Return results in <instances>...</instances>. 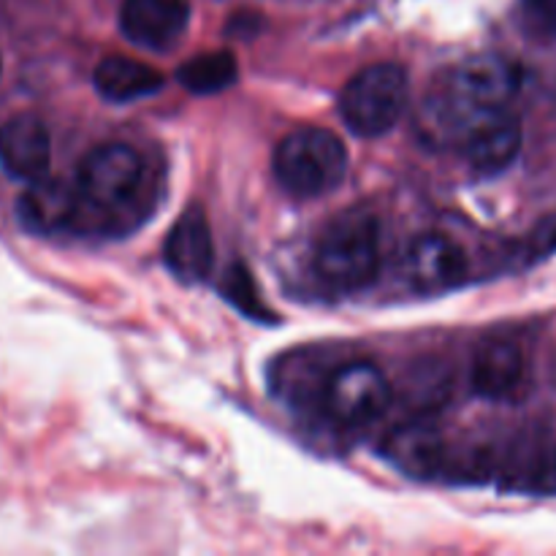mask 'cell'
<instances>
[{
	"label": "cell",
	"instance_id": "cell-1",
	"mask_svg": "<svg viewBox=\"0 0 556 556\" xmlns=\"http://www.w3.org/2000/svg\"><path fill=\"white\" fill-rule=\"evenodd\" d=\"M147 182V161L130 144H101L90 150L76 174V195H79V217L92 220H114L128 215L136 206Z\"/></svg>",
	"mask_w": 556,
	"mask_h": 556
},
{
	"label": "cell",
	"instance_id": "cell-2",
	"mask_svg": "<svg viewBox=\"0 0 556 556\" xmlns=\"http://www.w3.org/2000/svg\"><path fill=\"white\" fill-rule=\"evenodd\" d=\"M348 147L334 130L302 125L282 136L275 147V177L299 199H318L331 193L348 174Z\"/></svg>",
	"mask_w": 556,
	"mask_h": 556
},
{
	"label": "cell",
	"instance_id": "cell-3",
	"mask_svg": "<svg viewBox=\"0 0 556 556\" xmlns=\"http://www.w3.org/2000/svg\"><path fill=\"white\" fill-rule=\"evenodd\" d=\"M380 226L375 215L351 210L334 217L315 244V271L337 291H358L378 277Z\"/></svg>",
	"mask_w": 556,
	"mask_h": 556
},
{
	"label": "cell",
	"instance_id": "cell-4",
	"mask_svg": "<svg viewBox=\"0 0 556 556\" xmlns=\"http://www.w3.org/2000/svg\"><path fill=\"white\" fill-rule=\"evenodd\" d=\"M410 98L407 71L400 63H375L358 71L340 96V112L358 136H383L402 119Z\"/></svg>",
	"mask_w": 556,
	"mask_h": 556
},
{
	"label": "cell",
	"instance_id": "cell-5",
	"mask_svg": "<svg viewBox=\"0 0 556 556\" xmlns=\"http://www.w3.org/2000/svg\"><path fill=\"white\" fill-rule=\"evenodd\" d=\"M521 65L505 54H476L454 71L448 85V109L459 119L505 112L521 90Z\"/></svg>",
	"mask_w": 556,
	"mask_h": 556
},
{
	"label": "cell",
	"instance_id": "cell-6",
	"mask_svg": "<svg viewBox=\"0 0 556 556\" xmlns=\"http://www.w3.org/2000/svg\"><path fill=\"white\" fill-rule=\"evenodd\" d=\"M391 405V383L380 367L351 362L337 369L324 389V407L342 427H362L383 416Z\"/></svg>",
	"mask_w": 556,
	"mask_h": 556
},
{
	"label": "cell",
	"instance_id": "cell-7",
	"mask_svg": "<svg viewBox=\"0 0 556 556\" xmlns=\"http://www.w3.org/2000/svg\"><path fill=\"white\" fill-rule=\"evenodd\" d=\"M52 136L36 114H14L0 125V166L9 177L30 179L49 174Z\"/></svg>",
	"mask_w": 556,
	"mask_h": 556
},
{
	"label": "cell",
	"instance_id": "cell-8",
	"mask_svg": "<svg viewBox=\"0 0 556 556\" xmlns=\"http://www.w3.org/2000/svg\"><path fill=\"white\" fill-rule=\"evenodd\" d=\"M16 220L33 233H60L71 228L79 220L76 185L49 174L30 179V185L16 199Z\"/></svg>",
	"mask_w": 556,
	"mask_h": 556
},
{
	"label": "cell",
	"instance_id": "cell-9",
	"mask_svg": "<svg viewBox=\"0 0 556 556\" xmlns=\"http://www.w3.org/2000/svg\"><path fill=\"white\" fill-rule=\"evenodd\" d=\"M190 22V0H123L119 30L144 49H168Z\"/></svg>",
	"mask_w": 556,
	"mask_h": 556
},
{
	"label": "cell",
	"instance_id": "cell-10",
	"mask_svg": "<svg viewBox=\"0 0 556 556\" xmlns=\"http://www.w3.org/2000/svg\"><path fill=\"white\" fill-rule=\"evenodd\" d=\"M166 266L182 282H201L215 264V242H212L210 223L199 206H188L174 223L166 239Z\"/></svg>",
	"mask_w": 556,
	"mask_h": 556
},
{
	"label": "cell",
	"instance_id": "cell-11",
	"mask_svg": "<svg viewBox=\"0 0 556 556\" xmlns=\"http://www.w3.org/2000/svg\"><path fill=\"white\" fill-rule=\"evenodd\" d=\"M521 141L525 134L516 117L505 112L478 117L465 134L467 163L478 174H500L519 157Z\"/></svg>",
	"mask_w": 556,
	"mask_h": 556
},
{
	"label": "cell",
	"instance_id": "cell-12",
	"mask_svg": "<svg viewBox=\"0 0 556 556\" xmlns=\"http://www.w3.org/2000/svg\"><path fill=\"white\" fill-rule=\"evenodd\" d=\"M527 378V358L519 342L486 340L472 358V389L483 400H514Z\"/></svg>",
	"mask_w": 556,
	"mask_h": 556
},
{
	"label": "cell",
	"instance_id": "cell-13",
	"mask_svg": "<svg viewBox=\"0 0 556 556\" xmlns=\"http://www.w3.org/2000/svg\"><path fill=\"white\" fill-rule=\"evenodd\" d=\"M407 269L413 282L421 291H443L451 288L467 269L465 250L451 237L438 231L421 233L413 239L410 253H407Z\"/></svg>",
	"mask_w": 556,
	"mask_h": 556
},
{
	"label": "cell",
	"instance_id": "cell-14",
	"mask_svg": "<svg viewBox=\"0 0 556 556\" xmlns=\"http://www.w3.org/2000/svg\"><path fill=\"white\" fill-rule=\"evenodd\" d=\"M386 459L400 472L413 478H429L440 470L443 462V440L434 427L424 421H410L396 427L383 443Z\"/></svg>",
	"mask_w": 556,
	"mask_h": 556
},
{
	"label": "cell",
	"instance_id": "cell-15",
	"mask_svg": "<svg viewBox=\"0 0 556 556\" xmlns=\"http://www.w3.org/2000/svg\"><path fill=\"white\" fill-rule=\"evenodd\" d=\"M92 81H96V90L101 92L106 101L128 103L136 101V98H147L152 96V92L161 90V87L166 85V76H163L155 65L114 54V58H103L101 63L96 65Z\"/></svg>",
	"mask_w": 556,
	"mask_h": 556
},
{
	"label": "cell",
	"instance_id": "cell-16",
	"mask_svg": "<svg viewBox=\"0 0 556 556\" xmlns=\"http://www.w3.org/2000/svg\"><path fill=\"white\" fill-rule=\"evenodd\" d=\"M239 76L237 58L231 52H204L195 54L193 60L179 65L177 79L185 90L195 92V96H215L231 87Z\"/></svg>",
	"mask_w": 556,
	"mask_h": 556
},
{
	"label": "cell",
	"instance_id": "cell-17",
	"mask_svg": "<svg viewBox=\"0 0 556 556\" xmlns=\"http://www.w3.org/2000/svg\"><path fill=\"white\" fill-rule=\"evenodd\" d=\"M519 20L530 36L556 41V0H519Z\"/></svg>",
	"mask_w": 556,
	"mask_h": 556
},
{
	"label": "cell",
	"instance_id": "cell-18",
	"mask_svg": "<svg viewBox=\"0 0 556 556\" xmlns=\"http://www.w3.org/2000/svg\"><path fill=\"white\" fill-rule=\"evenodd\" d=\"M0 74H3V58H0Z\"/></svg>",
	"mask_w": 556,
	"mask_h": 556
}]
</instances>
